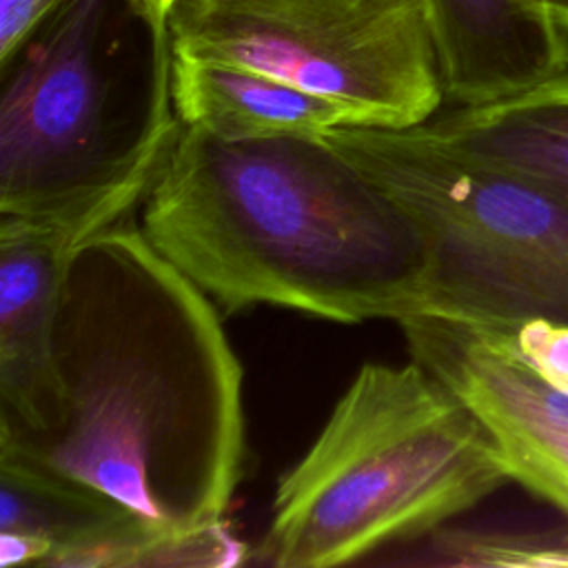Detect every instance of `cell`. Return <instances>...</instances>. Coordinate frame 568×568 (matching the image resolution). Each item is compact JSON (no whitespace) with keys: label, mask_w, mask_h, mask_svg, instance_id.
I'll use <instances>...</instances> for the list:
<instances>
[{"label":"cell","mask_w":568,"mask_h":568,"mask_svg":"<svg viewBox=\"0 0 568 568\" xmlns=\"http://www.w3.org/2000/svg\"><path fill=\"white\" fill-rule=\"evenodd\" d=\"M477 419L488 428L510 481L568 510V428L517 417Z\"/></svg>","instance_id":"12"},{"label":"cell","mask_w":568,"mask_h":568,"mask_svg":"<svg viewBox=\"0 0 568 568\" xmlns=\"http://www.w3.org/2000/svg\"><path fill=\"white\" fill-rule=\"evenodd\" d=\"M171 100L180 124L224 140L324 135L335 126L359 124L344 104L273 75L175 53Z\"/></svg>","instance_id":"10"},{"label":"cell","mask_w":568,"mask_h":568,"mask_svg":"<svg viewBox=\"0 0 568 568\" xmlns=\"http://www.w3.org/2000/svg\"><path fill=\"white\" fill-rule=\"evenodd\" d=\"M552 22L568 36V0H544Z\"/></svg>","instance_id":"16"},{"label":"cell","mask_w":568,"mask_h":568,"mask_svg":"<svg viewBox=\"0 0 568 568\" xmlns=\"http://www.w3.org/2000/svg\"><path fill=\"white\" fill-rule=\"evenodd\" d=\"M324 138L422 224L433 248L422 313L490 328L568 324L566 206L442 146L419 126H335Z\"/></svg>","instance_id":"5"},{"label":"cell","mask_w":568,"mask_h":568,"mask_svg":"<svg viewBox=\"0 0 568 568\" xmlns=\"http://www.w3.org/2000/svg\"><path fill=\"white\" fill-rule=\"evenodd\" d=\"M142 202L151 246L226 313L268 304L359 324L428 306L422 224L324 135L182 124Z\"/></svg>","instance_id":"2"},{"label":"cell","mask_w":568,"mask_h":568,"mask_svg":"<svg viewBox=\"0 0 568 568\" xmlns=\"http://www.w3.org/2000/svg\"><path fill=\"white\" fill-rule=\"evenodd\" d=\"M173 0H126L131 13L144 24L151 40L166 38V16Z\"/></svg>","instance_id":"15"},{"label":"cell","mask_w":568,"mask_h":568,"mask_svg":"<svg viewBox=\"0 0 568 568\" xmlns=\"http://www.w3.org/2000/svg\"><path fill=\"white\" fill-rule=\"evenodd\" d=\"M89 235L80 226L0 215V442L42 433L60 417L58 293L71 251Z\"/></svg>","instance_id":"7"},{"label":"cell","mask_w":568,"mask_h":568,"mask_svg":"<svg viewBox=\"0 0 568 568\" xmlns=\"http://www.w3.org/2000/svg\"><path fill=\"white\" fill-rule=\"evenodd\" d=\"M513 351L550 386L568 390V324L530 320L501 328Z\"/></svg>","instance_id":"13"},{"label":"cell","mask_w":568,"mask_h":568,"mask_svg":"<svg viewBox=\"0 0 568 568\" xmlns=\"http://www.w3.org/2000/svg\"><path fill=\"white\" fill-rule=\"evenodd\" d=\"M548 501V499H546ZM417 564L464 568H568V510H546L448 521L426 535Z\"/></svg>","instance_id":"11"},{"label":"cell","mask_w":568,"mask_h":568,"mask_svg":"<svg viewBox=\"0 0 568 568\" xmlns=\"http://www.w3.org/2000/svg\"><path fill=\"white\" fill-rule=\"evenodd\" d=\"M171 53L253 69L344 104L357 126L444 109L426 0H173Z\"/></svg>","instance_id":"6"},{"label":"cell","mask_w":568,"mask_h":568,"mask_svg":"<svg viewBox=\"0 0 568 568\" xmlns=\"http://www.w3.org/2000/svg\"><path fill=\"white\" fill-rule=\"evenodd\" d=\"M53 351L60 417L0 442V459L93 490L160 537L222 521L244 464V371L211 297L129 217L71 251Z\"/></svg>","instance_id":"1"},{"label":"cell","mask_w":568,"mask_h":568,"mask_svg":"<svg viewBox=\"0 0 568 568\" xmlns=\"http://www.w3.org/2000/svg\"><path fill=\"white\" fill-rule=\"evenodd\" d=\"M106 0H69L2 67L0 215L102 231L144 200L180 120L171 44L122 71L102 44Z\"/></svg>","instance_id":"4"},{"label":"cell","mask_w":568,"mask_h":568,"mask_svg":"<svg viewBox=\"0 0 568 568\" xmlns=\"http://www.w3.org/2000/svg\"><path fill=\"white\" fill-rule=\"evenodd\" d=\"M442 146L506 171L568 209V71L517 95L417 124Z\"/></svg>","instance_id":"9"},{"label":"cell","mask_w":568,"mask_h":568,"mask_svg":"<svg viewBox=\"0 0 568 568\" xmlns=\"http://www.w3.org/2000/svg\"><path fill=\"white\" fill-rule=\"evenodd\" d=\"M510 481L488 428L419 362L364 364L280 475L257 559L353 564L426 537Z\"/></svg>","instance_id":"3"},{"label":"cell","mask_w":568,"mask_h":568,"mask_svg":"<svg viewBox=\"0 0 568 568\" xmlns=\"http://www.w3.org/2000/svg\"><path fill=\"white\" fill-rule=\"evenodd\" d=\"M67 2L69 0H0V67L9 64Z\"/></svg>","instance_id":"14"},{"label":"cell","mask_w":568,"mask_h":568,"mask_svg":"<svg viewBox=\"0 0 568 568\" xmlns=\"http://www.w3.org/2000/svg\"><path fill=\"white\" fill-rule=\"evenodd\" d=\"M444 104L481 106L568 71L544 0H426Z\"/></svg>","instance_id":"8"}]
</instances>
